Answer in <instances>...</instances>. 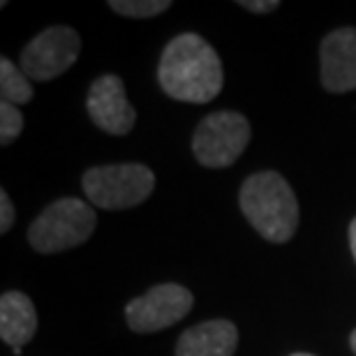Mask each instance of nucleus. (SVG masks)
<instances>
[{"instance_id": "1", "label": "nucleus", "mask_w": 356, "mask_h": 356, "mask_svg": "<svg viewBox=\"0 0 356 356\" xmlns=\"http://www.w3.org/2000/svg\"><path fill=\"white\" fill-rule=\"evenodd\" d=\"M158 81L160 88L178 102L206 104L222 90V60L202 35H176L160 56Z\"/></svg>"}, {"instance_id": "2", "label": "nucleus", "mask_w": 356, "mask_h": 356, "mask_svg": "<svg viewBox=\"0 0 356 356\" xmlns=\"http://www.w3.org/2000/svg\"><path fill=\"white\" fill-rule=\"evenodd\" d=\"M238 206L261 238L287 243L298 227V199L277 172H257L248 176L238 192Z\"/></svg>"}, {"instance_id": "3", "label": "nucleus", "mask_w": 356, "mask_h": 356, "mask_svg": "<svg viewBox=\"0 0 356 356\" xmlns=\"http://www.w3.org/2000/svg\"><path fill=\"white\" fill-rule=\"evenodd\" d=\"M97 213L83 199L65 197L49 204L28 227V243L42 254L72 250L92 236Z\"/></svg>"}, {"instance_id": "4", "label": "nucleus", "mask_w": 356, "mask_h": 356, "mask_svg": "<svg viewBox=\"0 0 356 356\" xmlns=\"http://www.w3.org/2000/svg\"><path fill=\"white\" fill-rule=\"evenodd\" d=\"M83 195L102 211H125L144 204L155 190L153 169L139 162L90 167L81 176Z\"/></svg>"}, {"instance_id": "5", "label": "nucleus", "mask_w": 356, "mask_h": 356, "mask_svg": "<svg viewBox=\"0 0 356 356\" xmlns=\"http://www.w3.org/2000/svg\"><path fill=\"white\" fill-rule=\"evenodd\" d=\"M250 120L238 111H213L192 134V153L209 169L232 167L250 144Z\"/></svg>"}, {"instance_id": "6", "label": "nucleus", "mask_w": 356, "mask_h": 356, "mask_svg": "<svg viewBox=\"0 0 356 356\" xmlns=\"http://www.w3.org/2000/svg\"><path fill=\"white\" fill-rule=\"evenodd\" d=\"M81 54V38L70 26L38 33L21 51V70L31 81H51L65 74Z\"/></svg>"}, {"instance_id": "7", "label": "nucleus", "mask_w": 356, "mask_h": 356, "mask_svg": "<svg viewBox=\"0 0 356 356\" xmlns=\"http://www.w3.org/2000/svg\"><path fill=\"white\" fill-rule=\"evenodd\" d=\"M195 296L188 287L162 282L148 289L144 296L132 298L125 305V319L134 333H158L188 317Z\"/></svg>"}, {"instance_id": "8", "label": "nucleus", "mask_w": 356, "mask_h": 356, "mask_svg": "<svg viewBox=\"0 0 356 356\" xmlns=\"http://www.w3.org/2000/svg\"><path fill=\"white\" fill-rule=\"evenodd\" d=\"M86 109L99 130L113 137H125L137 123V111L127 99L125 83L116 74H102L90 83Z\"/></svg>"}, {"instance_id": "9", "label": "nucleus", "mask_w": 356, "mask_h": 356, "mask_svg": "<svg viewBox=\"0 0 356 356\" xmlns=\"http://www.w3.org/2000/svg\"><path fill=\"white\" fill-rule=\"evenodd\" d=\"M319 76L329 92L356 90V28L345 26L331 31L319 47Z\"/></svg>"}, {"instance_id": "10", "label": "nucleus", "mask_w": 356, "mask_h": 356, "mask_svg": "<svg viewBox=\"0 0 356 356\" xmlns=\"http://www.w3.org/2000/svg\"><path fill=\"white\" fill-rule=\"evenodd\" d=\"M236 347V324L229 319H209L181 333L176 343V356H234Z\"/></svg>"}, {"instance_id": "11", "label": "nucleus", "mask_w": 356, "mask_h": 356, "mask_svg": "<svg viewBox=\"0 0 356 356\" xmlns=\"http://www.w3.org/2000/svg\"><path fill=\"white\" fill-rule=\"evenodd\" d=\"M38 331V312L24 291H5L0 298V338L14 350L28 345Z\"/></svg>"}, {"instance_id": "12", "label": "nucleus", "mask_w": 356, "mask_h": 356, "mask_svg": "<svg viewBox=\"0 0 356 356\" xmlns=\"http://www.w3.org/2000/svg\"><path fill=\"white\" fill-rule=\"evenodd\" d=\"M0 97L7 104H28L33 99V83L10 58H0Z\"/></svg>"}, {"instance_id": "13", "label": "nucleus", "mask_w": 356, "mask_h": 356, "mask_svg": "<svg viewBox=\"0 0 356 356\" xmlns=\"http://www.w3.org/2000/svg\"><path fill=\"white\" fill-rule=\"evenodd\" d=\"M106 5L116 14H120V17H130V19L158 17V14L167 12L172 7L169 0H109Z\"/></svg>"}, {"instance_id": "14", "label": "nucleus", "mask_w": 356, "mask_h": 356, "mask_svg": "<svg viewBox=\"0 0 356 356\" xmlns=\"http://www.w3.org/2000/svg\"><path fill=\"white\" fill-rule=\"evenodd\" d=\"M21 132H24V113L19 111V106L0 102V144H12Z\"/></svg>"}, {"instance_id": "15", "label": "nucleus", "mask_w": 356, "mask_h": 356, "mask_svg": "<svg viewBox=\"0 0 356 356\" xmlns=\"http://www.w3.org/2000/svg\"><path fill=\"white\" fill-rule=\"evenodd\" d=\"M14 225V204L7 190H0V234L10 232V227Z\"/></svg>"}, {"instance_id": "16", "label": "nucleus", "mask_w": 356, "mask_h": 356, "mask_svg": "<svg viewBox=\"0 0 356 356\" xmlns=\"http://www.w3.org/2000/svg\"><path fill=\"white\" fill-rule=\"evenodd\" d=\"M238 7L243 10L252 12V14H268V12H275L280 3L277 0H238Z\"/></svg>"}, {"instance_id": "17", "label": "nucleus", "mask_w": 356, "mask_h": 356, "mask_svg": "<svg viewBox=\"0 0 356 356\" xmlns=\"http://www.w3.org/2000/svg\"><path fill=\"white\" fill-rule=\"evenodd\" d=\"M350 250H352L354 261H356V218L352 220V225H350Z\"/></svg>"}, {"instance_id": "18", "label": "nucleus", "mask_w": 356, "mask_h": 356, "mask_svg": "<svg viewBox=\"0 0 356 356\" xmlns=\"http://www.w3.org/2000/svg\"><path fill=\"white\" fill-rule=\"evenodd\" d=\"M350 347H352V352L356 354V329L352 331V336H350Z\"/></svg>"}, {"instance_id": "19", "label": "nucleus", "mask_w": 356, "mask_h": 356, "mask_svg": "<svg viewBox=\"0 0 356 356\" xmlns=\"http://www.w3.org/2000/svg\"><path fill=\"white\" fill-rule=\"evenodd\" d=\"M291 356H315V354H305V352H301V354H291Z\"/></svg>"}]
</instances>
